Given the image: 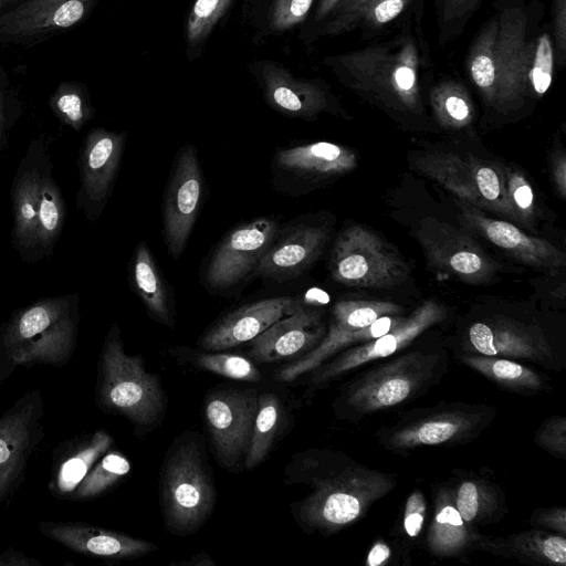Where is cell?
I'll return each mask as SVG.
<instances>
[{
	"mask_svg": "<svg viewBox=\"0 0 566 566\" xmlns=\"http://www.w3.org/2000/svg\"><path fill=\"white\" fill-rule=\"evenodd\" d=\"M279 230L277 220L269 217L232 228L209 258L203 274L206 286L224 293L253 275Z\"/></svg>",
	"mask_w": 566,
	"mask_h": 566,
	"instance_id": "obj_16",
	"label": "cell"
},
{
	"mask_svg": "<svg viewBox=\"0 0 566 566\" xmlns=\"http://www.w3.org/2000/svg\"><path fill=\"white\" fill-rule=\"evenodd\" d=\"M44 416L39 389L24 392L0 416V506L25 481L31 455L45 437Z\"/></svg>",
	"mask_w": 566,
	"mask_h": 566,
	"instance_id": "obj_14",
	"label": "cell"
},
{
	"mask_svg": "<svg viewBox=\"0 0 566 566\" xmlns=\"http://www.w3.org/2000/svg\"><path fill=\"white\" fill-rule=\"evenodd\" d=\"M373 0H343L325 25V34L337 35L355 28Z\"/></svg>",
	"mask_w": 566,
	"mask_h": 566,
	"instance_id": "obj_46",
	"label": "cell"
},
{
	"mask_svg": "<svg viewBox=\"0 0 566 566\" xmlns=\"http://www.w3.org/2000/svg\"><path fill=\"white\" fill-rule=\"evenodd\" d=\"M130 471L129 460L116 451H107L81 481L70 501H85L101 496Z\"/></svg>",
	"mask_w": 566,
	"mask_h": 566,
	"instance_id": "obj_37",
	"label": "cell"
},
{
	"mask_svg": "<svg viewBox=\"0 0 566 566\" xmlns=\"http://www.w3.org/2000/svg\"><path fill=\"white\" fill-rule=\"evenodd\" d=\"M0 566H42V564L14 548L0 553Z\"/></svg>",
	"mask_w": 566,
	"mask_h": 566,
	"instance_id": "obj_54",
	"label": "cell"
},
{
	"mask_svg": "<svg viewBox=\"0 0 566 566\" xmlns=\"http://www.w3.org/2000/svg\"><path fill=\"white\" fill-rule=\"evenodd\" d=\"M282 418V406L277 397L265 392L258 397V409L252 436L245 454V468L252 470L270 452Z\"/></svg>",
	"mask_w": 566,
	"mask_h": 566,
	"instance_id": "obj_36",
	"label": "cell"
},
{
	"mask_svg": "<svg viewBox=\"0 0 566 566\" xmlns=\"http://www.w3.org/2000/svg\"><path fill=\"white\" fill-rule=\"evenodd\" d=\"M429 101L436 122L444 129H462L474 120L473 101L467 87L459 81L438 82L430 90Z\"/></svg>",
	"mask_w": 566,
	"mask_h": 566,
	"instance_id": "obj_35",
	"label": "cell"
},
{
	"mask_svg": "<svg viewBox=\"0 0 566 566\" xmlns=\"http://www.w3.org/2000/svg\"><path fill=\"white\" fill-rule=\"evenodd\" d=\"M129 281L148 314L164 325L174 326L175 305L169 286L144 241L138 243L132 258Z\"/></svg>",
	"mask_w": 566,
	"mask_h": 566,
	"instance_id": "obj_32",
	"label": "cell"
},
{
	"mask_svg": "<svg viewBox=\"0 0 566 566\" xmlns=\"http://www.w3.org/2000/svg\"><path fill=\"white\" fill-rule=\"evenodd\" d=\"M203 195V175L193 145L182 146L171 166L163 202V233L169 255L185 251Z\"/></svg>",
	"mask_w": 566,
	"mask_h": 566,
	"instance_id": "obj_19",
	"label": "cell"
},
{
	"mask_svg": "<svg viewBox=\"0 0 566 566\" xmlns=\"http://www.w3.org/2000/svg\"><path fill=\"white\" fill-rule=\"evenodd\" d=\"M19 115V104L0 81V151L8 147L10 132Z\"/></svg>",
	"mask_w": 566,
	"mask_h": 566,
	"instance_id": "obj_49",
	"label": "cell"
},
{
	"mask_svg": "<svg viewBox=\"0 0 566 566\" xmlns=\"http://www.w3.org/2000/svg\"><path fill=\"white\" fill-rule=\"evenodd\" d=\"M411 0H373L364 10L358 23L368 29H379L395 20Z\"/></svg>",
	"mask_w": 566,
	"mask_h": 566,
	"instance_id": "obj_47",
	"label": "cell"
},
{
	"mask_svg": "<svg viewBox=\"0 0 566 566\" xmlns=\"http://www.w3.org/2000/svg\"><path fill=\"white\" fill-rule=\"evenodd\" d=\"M535 443L554 457L566 458V418L554 416L545 420L535 434Z\"/></svg>",
	"mask_w": 566,
	"mask_h": 566,
	"instance_id": "obj_45",
	"label": "cell"
},
{
	"mask_svg": "<svg viewBox=\"0 0 566 566\" xmlns=\"http://www.w3.org/2000/svg\"><path fill=\"white\" fill-rule=\"evenodd\" d=\"M329 272L343 285L390 289L407 279L409 269L399 251L381 235L367 227L352 224L334 241Z\"/></svg>",
	"mask_w": 566,
	"mask_h": 566,
	"instance_id": "obj_12",
	"label": "cell"
},
{
	"mask_svg": "<svg viewBox=\"0 0 566 566\" xmlns=\"http://www.w3.org/2000/svg\"><path fill=\"white\" fill-rule=\"evenodd\" d=\"M11 244L28 264L54 253L66 220V203L54 176L51 138H31L18 163L10 187Z\"/></svg>",
	"mask_w": 566,
	"mask_h": 566,
	"instance_id": "obj_3",
	"label": "cell"
},
{
	"mask_svg": "<svg viewBox=\"0 0 566 566\" xmlns=\"http://www.w3.org/2000/svg\"><path fill=\"white\" fill-rule=\"evenodd\" d=\"M481 0H437L439 41L441 44L460 35Z\"/></svg>",
	"mask_w": 566,
	"mask_h": 566,
	"instance_id": "obj_41",
	"label": "cell"
},
{
	"mask_svg": "<svg viewBox=\"0 0 566 566\" xmlns=\"http://www.w3.org/2000/svg\"><path fill=\"white\" fill-rule=\"evenodd\" d=\"M506 195L517 223L533 227L537 218L535 193L524 172L515 166L503 164Z\"/></svg>",
	"mask_w": 566,
	"mask_h": 566,
	"instance_id": "obj_40",
	"label": "cell"
},
{
	"mask_svg": "<svg viewBox=\"0 0 566 566\" xmlns=\"http://www.w3.org/2000/svg\"><path fill=\"white\" fill-rule=\"evenodd\" d=\"M402 312L399 304L389 301L339 300L332 308L322 340L300 359L280 369L276 378L293 381L340 350L386 334L406 318Z\"/></svg>",
	"mask_w": 566,
	"mask_h": 566,
	"instance_id": "obj_11",
	"label": "cell"
},
{
	"mask_svg": "<svg viewBox=\"0 0 566 566\" xmlns=\"http://www.w3.org/2000/svg\"><path fill=\"white\" fill-rule=\"evenodd\" d=\"M23 0H1L0 2V11H2L3 9L8 8V7H12L19 2H21Z\"/></svg>",
	"mask_w": 566,
	"mask_h": 566,
	"instance_id": "obj_57",
	"label": "cell"
},
{
	"mask_svg": "<svg viewBox=\"0 0 566 566\" xmlns=\"http://www.w3.org/2000/svg\"><path fill=\"white\" fill-rule=\"evenodd\" d=\"M235 0H196L186 22V40L189 48L205 44L220 19Z\"/></svg>",
	"mask_w": 566,
	"mask_h": 566,
	"instance_id": "obj_39",
	"label": "cell"
},
{
	"mask_svg": "<svg viewBox=\"0 0 566 566\" xmlns=\"http://www.w3.org/2000/svg\"><path fill=\"white\" fill-rule=\"evenodd\" d=\"M126 139V132L95 127L82 142L75 207L91 222L101 218L113 193Z\"/></svg>",
	"mask_w": 566,
	"mask_h": 566,
	"instance_id": "obj_15",
	"label": "cell"
},
{
	"mask_svg": "<svg viewBox=\"0 0 566 566\" xmlns=\"http://www.w3.org/2000/svg\"><path fill=\"white\" fill-rule=\"evenodd\" d=\"M197 364L208 371L235 380L259 381L261 377L251 360L234 354L203 353L198 356Z\"/></svg>",
	"mask_w": 566,
	"mask_h": 566,
	"instance_id": "obj_43",
	"label": "cell"
},
{
	"mask_svg": "<svg viewBox=\"0 0 566 566\" xmlns=\"http://www.w3.org/2000/svg\"><path fill=\"white\" fill-rule=\"evenodd\" d=\"M554 40L557 62L565 64L566 57V0H554Z\"/></svg>",
	"mask_w": 566,
	"mask_h": 566,
	"instance_id": "obj_51",
	"label": "cell"
},
{
	"mask_svg": "<svg viewBox=\"0 0 566 566\" xmlns=\"http://www.w3.org/2000/svg\"><path fill=\"white\" fill-rule=\"evenodd\" d=\"M178 565H195V566L214 565V562L206 553H199V554L195 555L192 557V559H190L188 562L178 563Z\"/></svg>",
	"mask_w": 566,
	"mask_h": 566,
	"instance_id": "obj_56",
	"label": "cell"
},
{
	"mask_svg": "<svg viewBox=\"0 0 566 566\" xmlns=\"http://www.w3.org/2000/svg\"><path fill=\"white\" fill-rule=\"evenodd\" d=\"M554 44L552 35L542 33L534 40V48L530 65V92L541 97L549 88L554 71Z\"/></svg>",
	"mask_w": 566,
	"mask_h": 566,
	"instance_id": "obj_42",
	"label": "cell"
},
{
	"mask_svg": "<svg viewBox=\"0 0 566 566\" xmlns=\"http://www.w3.org/2000/svg\"><path fill=\"white\" fill-rule=\"evenodd\" d=\"M454 504L463 521L475 528L500 522L507 512L502 489L482 478H461L453 486Z\"/></svg>",
	"mask_w": 566,
	"mask_h": 566,
	"instance_id": "obj_34",
	"label": "cell"
},
{
	"mask_svg": "<svg viewBox=\"0 0 566 566\" xmlns=\"http://www.w3.org/2000/svg\"><path fill=\"white\" fill-rule=\"evenodd\" d=\"M338 81L398 122L426 124L420 52L410 29L391 40L325 59Z\"/></svg>",
	"mask_w": 566,
	"mask_h": 566,
	"instance_id": "obj_2",
	"label": "cell"
},
{
	"mask_svg": "<svg viewBox=\"0 0 566 566\" xmlns=\"http://www.w3.org/2000/svg\"><path fill=\"white\" fill-rule=\"evenodd\" d=\"M289 484H304L307 494L292 504L304 532L336 533L361 520L371 505L396 488L394 475L370 469L342 451L310 449L285 468Z\"/></svg>",
	"mask_w": 566,
	"mask_h": 566,
	"instance_id": "obj_1",
	"label": "cell"
},
{
	"mask_svg": "<svg viewBox=\"0 0 566 566\" xmlns=\"http://www.w3.org/2000/svg\"><path fill=\"white\" fill-rule=\"evenodd\" d=\"M113 444V437L103 429L61 443L51 468L48 486L51 495L70 500L92 467Z\"/></svg>",
	"mask_w": 566,
	"mask_h": 566,
	"instance_id": "obj_29",
	"label": "cell"
},
{
	"mask_svg": "<svg viewBox=\"0 0 566 566\" xmlns=\"http://www.w3.org/2000/svg\"><path fill=\"white\" fill-rule=\"evenodd\" d=\"M98 0H23L0 13V39L27 43L81 22Z\"/></svg>",
	"mask_w": 566,
	"mask_h": 566,
	"instance_id": "obj_22",
	"label": "cell"
},
{
	"mask_svg": "<svg viewBox=\"0 0 566 566\" xmlns=\"http://www.w3.org/2000/svg\"><path fill=\"white\" fill-rule=\"evenodd\" d=\"M314 0H273L269 20L276 31L290 30L302 23L313 6Z\"/></svg>",
	"mask_w": 566,
	"mask_h": 566,
	"instance_id": "obj_44",
	"label": "cell"
},
{
	"mask_svg": "<svg viewBox=\"0 0 566 566\" xmlns=\"http://www.w3.org/2000/svg\"><path fill=\"white\" fill-rule=\"evenodd\" d=\"M415 235L432 269L464 283H488L500 270L472 237L446 222L426 218Z\"/></svg>",
	"mask_w": 566,
	"mask_h": 566,
	"instance_id": "obj_18",
	"label": "cell"
},
{
	"mask_svg": "<svg viewBox=\"0 0 566 566\" xmlns=\"http://www.w3.org/2000/svg\"><path fill=\"white\" fill-rule=\"evenodd\" d=\"M259 73L263 96L276 112L306 120L322 113L344 116L337 99L323 85L294 77L289 70L273 61H264Z\"/></svg>",
	"mask_w": 566,
	"mask_h": 566,
	"instance_id": "obj_23",
	"label": "cell"
},
{
	"mask_svg": "<svg viewBox=\"0 0 566 566\" xmlns=\"http://www.w3.org/2000/svg\"><path fill=\"white\" fill-rule=\"evenodd\" d=\"M427 513V502L420 490L408 496L402 515V530L408 538H416L421 533Z\"/></svg>",
	"mask_w": 566,
	"mask_h": 566,
	"instance_id": "obj_48",
	"label": "cell"
},
{
	"mask_svg": "<svg viewBox=\"0 0 566 566\" xmlns=\"http://www.w3.org/2000/svg\"><path fill=\"white\" fill-rule=\"evenodd\" d=\"M411 167L452 192L457 199L517 222L506 195L503 164L470 154L431 150L416 153Z\"/></svg>",
	"mask_w": 566,
	"mask_h": 566,
	"instance_id": "obj_10",
	"label": "cell"
},
{
	"mask_svg": "<svg viewBox=\"0 0 566 566\" xmlns=\"http://www.w3.org/2000/svg\"><path fill=\"white\" fill-rule=\"evenodd\" d=\"M459 360L505 390L523 396L548 390L547 378L518 360L480 354H460Z\"/></svg>",
	"mask_w": 566,
	"mask_h": 566,
	"instance_id": "obj_33",
	"label": "cell"
},
{
	"mask_svg": "<svg viewBox=\"0 0 566 566\" xmlns=\"http://www.w3.org/2000/svg\"><path fill=\"white\" fill-rule=\"evenodd\" d=\"M458 355L480 354L528 360L546 370L566 366L564 350L537 324L505 315H488L471 322L457 344Z\"/></svg>",
	"mask_w": 566,
	"mask_h": 566,
	"instance_id": "obj_13",
	"label": "cell"
},
{
	"mask_svg": "<svg viewBox=\"0 0 566 566\" xmlns=\"http://www.w3.org/2000/svg\"><path fill=\"white\" fill-rule=\"evenodd\" d=\"M343 0H318L315 19L316 21L329 18Z\"/></svg>",
	"mask_w": 566,
	"mask_h": 566,
	"instance_id": "obj_55",
	"label": "cell"
},
{
	"mask_svg": "<svg viewBox=\"0 0 566 566\" xmlns=\"http://www.w3.org/2000/svg\"><path fill=\"white\" fill-rule=\"evenodd\" d=\"M496 417L486 405L439 403L406 412L377 432L381 447L394 453L431 446L465 443L478 438Z\"/></svg>",
	"mask_w": 566,
	"mask_h": 566,
	"instance_id": "obj_9",
	"label": "cell"
},
{
	"mask_svg": "<svg viewBox=\"0 0 566 566\" xmlns=\"http://www.w3.org/2000/svg\"><path fill=\"white\" fill-rule=\"evenodd\" d=\"M530 524L534 527H543L565 536L566 510L564 506L536 510L530 518Z\"/></svg>",
	"mask_w": 566,
	"mask_h": 566,
	"instance_id": "obj_50",
	"label": "cell"
},
{
	"mask_svg": "<svg viewBox=\"0 0 566 566\" xmlns=\"http://www.w3.org/2000/svg\"><path fill=\"white\" fill-rule=\"evenodd\" d=\"M50 107L61 124L80 132L93 117L87 94L73 83H63L52 94Z\"/></svg>",
	"mask_w": 566,
	"mask_h": 566,
	"instance_id": "obj_38",
	"label": "cell"
},
{
	"mask_svg": "<svg viewBox=\"0 0 566 566\" xmlns=\"http://www.w3.org/2000/svg\"><path fill=\"white\" fill-rule=\"evenodd\" d=\"M81 322L77 292L41 297L0 325V381L17 367H63L73 357Z\"/></svg>",
	"mask_w": 566,
	"mask_h": 566,
	"instance_id": "obj_5",
	"label": "cell"
},
{
	"mask_svg": "<svg viewBox=\"0 0 566 566\" xmlns=\"http://www.w3.org/2000/svg\"><path fill=\"white\" fill-rule=\"evenodd\" d=\"M394 547L385 539H377L370 547L365 565L367 566H385L392 563Z\"/></svg>",
	"mask_w": 566,
	"mask_h": 566,
	"instance_id": "obj_53",
	"label": "cell"
},
{
	"mask_svg": "<svg viewBox=\"0 0 566 566\" xmlns=\"http://www.w3.org/2000/svg\"><path fill=\"white\" fill-rule=\"evenodd\" d=\"M323 311L305 306L282 317L250 340V355L261 363H272L307 353L324 337Z\"/></svg>",
	"mask_w": 566,
	"mask_h": 566,
	"instance_id": "obj_28",
	"label": "cell"
},
{
	"mask_svg": "<svg viewBox=\"0 0 566 566\" xmlns=\"http://www.w3.org/2000/svg\"><path fill=\"white\" fill-rule=\"evenodd\" d=\"M473 548L497 556L517 558L523 563L566 565L565 536L546 530L522 531L503 538L480 537Z\"/></svg>",
	"mask_w": 566,
	"mask_h": 566,
	"instance_id": "obj_31",
	"label": "cell"
},
{
	"mask_svg": "<svg viewBox=\"0 0 566 566\" xmlns=\"http://www.w3.org/2000/svg\"><path fill=\"white\" fill-rule=\"evenodd\" d=\"M480 537L457 510L453 486H439L434 496V513L426 536L429 552L439 558L458 557L473 548Z\"/></svg>",
	"mask_w": 566,
	"mask_h": 566,
	"instance_id": "obj_30",
	"label": "cell"
},
{
	"mask_svg": "<svg viewBox=\"0 0 566 566\" xmlns=\"http://www.w3.org/2000/svg\"><path fill=\"white\" fill-rule=\"evenodd\" d=\"M160 501L174 534L193 533L210 516L216 490L200 437L187 434L174 442L161 471Z\"/></svg>",
	"mask_w": 566,
	"mask_h": 566,
	"instance_id": "obj_8",
	"label": "cell"
},
{
	"mask_svg": "<svg viewBox=\"0 0 566 566\" xmlns=\"http://www.w3.org/2000/svg\"><path fill=\"white\" fill-rule=\"evenodd\" d=\"M357 154L349 147L314 142L279 149L273 159L275 175L292 187L318 185L353 171Z\"/></svg>",
	"mask_w": 566,
	"mask_h": 566,
	"instance_id": "obj_25",
	"label": "cell"
},
{
	"mask_svg": "<svg viewBox=\"0 0 566 566\" xmlns=\"http://www.w3.org/2000/svg\"><path fill=\"white\" fill-rule=\"evenodd\" d=\"M552 178L562 199L566 196V156L564 150L556 148L551 158Z\"/></svg>",
	"mask_w": 566,
	"mask_h": 566,
	"instance_id": "obj_52",
	"label": "cell"
},
{
	"mask_svg": "<svg viewBox=\"0 0 566 566\" xmlns=\"http://www.w3.org/2000/svg\"><path fill=\"white\" fill-rule=\"evenodd\" d=\"M258 396L248 390H219L205 402V419L219 461L234 468L249 449Z\"/></svg>",
	"mask_w": 566,
	"mask_h": 566,
	"instance_id": "obj_20",
	"label": "cell"
},
{
	"mask_svg": "<svg viewBox=\"0 0 566 566\" xmlns=\"http://www.w3.org/2000/svg\"><path fill=\"white\" fill-rule=\"evenodd\" d=\"M446 350L413 349L378 364L343 386L336 415L357 422L375 412L417 399L448 370Z\"/></svg>",
	"mask_w": 566,
	"mask_h": 566,
	"instance_id": "obj_6",
	"label": "cell"
},
{
	"mask_svg": "<svg viewBox=\"0 0 566 566\" xmlns=\"http://www.w3.org/2000/svg\"><path fill=\"white\" fill-rule=\"evenodd\" d=\"M331 230L323 223H298L279 230L252 276L285 282L304 274L323 253Z\"/></svg>",
	"mask_w": 566,
	"mask_h": 566,
	"instance_id": "obj_24",
	"label": "cell"
},
{
	"mask_svg": "<svg viewBox=\"0 0 566 566\" xmlns=\"http://www.w3.org/2000/svg\"><path fill=\"white\" fill-rule=\"evenodd\" d=\"M446 317L447 310L443 304L436 300H427L386 334L343 349L313 369L311 384L319 388L363 365L388 358L409 346L419 335Z\"/></svg>",
	"mask_w": 566,
	"mask_h": 566,
	"instance_id": "obj_17",
	"label": "cell"
},
{
	"mask_svg": "<svg viewBox=\"0 0 566 566\" xmlns=\"http://www.w3.org/2000/svg\"><path fill=\"white\" fill-rule=\"evenodd\" d=\"M528 20L520 7L493 14L473 40L467 71L486 106L509 113L531 95L528 74L534 40L527 38Z\"/></svg>",
	"mask_w": 566,
	"mask_h": 566,
	"instance_id": "obj_4",
	"label": "cell"
},
{
	"mask_svg": "<svg viewBox=\"0 0 566 566\" xmlns=\"http://www.w3.org/2000/svg\"><path fill=\"white\" fill-rule=\"evenodd\" d=\"M0 2H1V0H0Z\"/></svg>",
	"mask_w": 566,
	"mask_h": 566,
	"instance_id": "obj_58",
	"label": "cell"
},
{
	"mask_svg": "<svg viewBox=\"0 0 566 566\" xmlns=\"http://www.w3.org/2000/svg\"><path fill=\"white\" fill-rule=\"evenodd\" d=\"M96 401L106 412L127 418L137 429L153 428L165 411V396L156 375L139 355L124 350L117 324L107 332L97 368Z\"/></svg>",
	"mask_w": 566,
	"mask_h": 566,
	"instance_id": "obj_7",
	"label": "cell"
},
{
	"mask_svg": "<svg viewBox=\"0 0 566 566\" xmlns=\"http://www.w3.org/2000/svg\"><path fill=\"white\" fill-rule=\"evenodd\" d=\"M455 205L460 219L469 229L516 261L553 272L565 265L564 252L549 241L527 234L507 220L488 217L484 211L459 199Z\"/></svg>",
	"mask_w": 566,
	"mask_h": 566,
	"instance_id": "obj_21",
	"label": "cell"
},
{
	"mask_svg": "<svg viewBox=\"0 0 566 566\" xmlns=\"http://www.w3.org/2000/svg\"><path fill=\"white\" fill-rule=\"evenodd\" d=\"M298 298L277 296L245 304L214 323L201 337L208 350H223L255 338L276 321L294 313Z\"/></svg>",
	"mask_w": 566,
	"mask_h": 566,
	"instance_id": "obj_27",
	"label": "cell"
},
{
	"mask_svg": "<svg viewBox=\"0 0 566 566\" xmlns=\"http://www.w3.org/2000/svg\"><path fill=\"white\" fill-rule=\"evenodd\" d=\"M38 527L51 541L88 557L134 559L157 549L156 545L142 538L83 522L42 521Z\"/></svg>",
	"mask_w": 566,
	"mask_h": 566,
	"instance_id": "obj_26",
	"label": "cell"
}]
</instances>
